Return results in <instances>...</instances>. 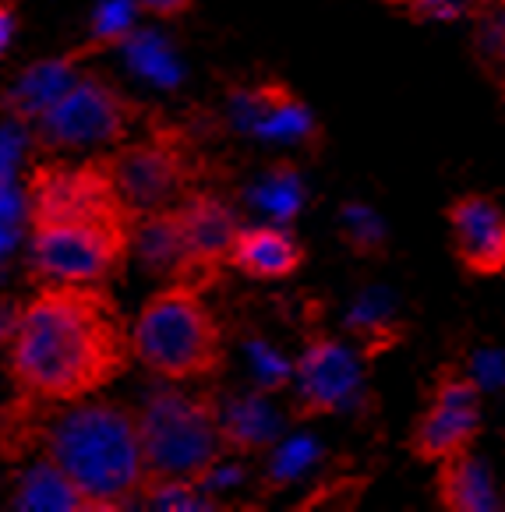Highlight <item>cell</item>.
<instances>
[{"mask_svg": "<svg viewBox=\"0 0 505 512\" xmlns=\"http://www.w3.org/2000/svg\"><path fill=\"white\" fill-rule=\"evenodd\" d=\"M103 163L110 166L117 191L135 216L170 209L195 191L191 181L198 163L177 131H152L142 142H128L103 156Z\"/></svg>", "mask_w": 505, "mask_h": 512, "instance_id": "7", "label": "cell"}, {"mask_svg": "<svg viewBox=\"0 0 505 512\" xmlns=\"http://www.w3.org/2000/svg\"><path fill=\"white\" fill-rule=\"evenodd\" d=\"M39 445L99 512L135 505L149 488L138 410L114 400H75L64 407L46 403Z\"/></svg>", "mask_w": 505, "mask_h": 512, "instance_id": "3", "label": "cell"}, {"mask_svg": "<svg viewBox=\"0 0 505 512\" xmlns=\"http://www.w3.org/2000/svg\"><path fill=\"white\" fill-rule=\"evenodd\" d=\"M237 106H241L244 124L258 135L290 145H308L311 152L322 145V131L315 128L308 106L290 92V85L262 82L255 89H244L237 96Z\"/></svg>", "mask_w": 505, "mask_h": 512, "instance_id": "12", "label": "cell"}, {"mask_svg": "<svg viewBox=\"0 0 505 512\" xmlns=\"http://www.w3.org/2000/svg\"><path fill=\"white\" fill-rule=\"evenodd\" d=\"M219 428H223L227 456H251V452H262L276 442L283 431V414L269 407L262 392H251V396L223 400Z\"/></svg>", "mask_w": 505, "mask_h": 512, "instance_id": "17", "label": "cell"}, {"mask_svg": "<svg viewBox=\"0 0 505 512\" xmlns=\"http://www.w3.org/2000/svg\"><path fill=\"white\" fill-rule=\"evenodd\" d=\"M255 202L262 205L269 216L283 219V223L294 219L297 209H301V202H304V184H301V174H297V166L287 163V159L272 166L269 174L258 181Z\"/></svg>", "mask_w": 505, "mask_h": 512, "instance_id": "19", "label": "cell"}, {"mask_svg": "<svg viewBox=\"0 0 505 512\" xmlns=\"http://www.w3.org/2000/svg\"><path fill=\"white\" fill-rule=\"evenodd\" d=\"M484 428L481 385L470 371L442 364L424 392V410L407 435V452L417 463L438 467L456 452L474 449Z\"/></svg>", "mask_w": 505, "mask_h": 512, "instance_id": "8", "label": "cell"}, {"mask_svg": "<svg viewBox=\"0 0 505 512\" xmlns=\"http://www.w3.org/2000/svg\"><path fill=\"white\" fill-rule=\"evenodd\" d=\"M498 4H502V8H505V0H498Z\"/></svg>", "mask_w": 505, "mask_h": 512, "instance_id": "24", "label": "cell"}, {"mask_svg": "<svg viewBox=\"0 0 505 512\" xmlns=\"http://www.w3.org/2000/svg\"><path fill=\"white\" fill-rule=\"evenodd\" d=\"M449 248L467 276H505V209L491 195L467 191L445 205Z\"/></svg>", "mask_w": 505, "mask_h": 512, "instance_id": "10", "label": "cell"}, {"mask_svg": "<svg viewBox=\"0 0 505 512\" xmlns=\"http://www.w3.org/2000/svg\"><path fill=\"white\" fill-rule=\"evenodd\" d=\"M184 234H188V265L184 283H209L223 265H230V251L241 234V219L227 202L212 191H191L181 202Z\"/></svg>", "mask_w": 505, "mask_h": 512, "instance_id": "11", "label": "cell"}, {"mask_svg": "<svg viewBox=\"0 0 505 512\" xmlns=\"http://www.w3.org/2000/svg\"><path fill=\"white\" fill-rule=\"evenodd\" d=\"M382 4L407 15L410 22H453L467 15L477 0H382Z\"/></svg>", "mask_w": 505, "mask_h": 512, "instance_id": "20", "label": "cell"}, {"mask_svg": "<svg viewBox=\"0 0 505 512\" xmlns=\"http://www.w3.org/2000/svg\"><path fill=\"white\" fill-rule=\"evenodd\" d=\"M435 502L445 512H491L502 509V498L491 481L488 467L474 452H456L435 470Z\"/></svg>", "mask_w": 505, "mask_h": 512, "instance_id": "15", "label": "cell"}, {"mask_svg": "<svg viewBox=\"0 0 505 512\" xmlns=\"http://www.w3.org/2000/svg\"><path fill=\"white\" fill-rule=\"evenodd\" d=\"M71 64L75 61L64 57V61H50V64L32 68L29 75L22 78V85L8 96V110L15 113V117H22V121H36L39 113H43L53 99L61 96V92L75 82V78L68 75Z\"/></svg>", "mask_w": 505, "mask_h": 512, "instance_id": "18", "label": "cell"}, {"mask_svg": "<svg viewBox=\"0 0 505 512\" xmlns=\"http://www.w3.org/2000/svg\"><path fill=\"white\" fill-rule=\"evenodd\" d=\"M290 375H294V396H290L294 421L340 414L354 403L357 389H361L357 354L329 332H311L304 339V350L290 368Z\"/></svg>", "mask_w": 505, "mask_h": 512, "instance_id": "9", "label": "cell"}, {"mask_svg": "<svg viewBox=\"0 0 505 512\" xmlns=\"http://www.w3.org/2000/svg\"><path fill=\"white\" fill-rule=\"evenodd\" d=\"M11 509L29 512H99L96 502L64 474L57 463L43 452L29 470H22L15 491H11Z\"/></svg>", "mask_w": 505, "mask_h": 512, "instance_id": "16", "label": "cell"}, {"mask_svg": "<svg viewBox=\"0 0 505 512\" xmlns=\"http://www.w3.org/2000/svg\"><path fill=\"white\" fill-rule=\"evenodd\" d=\"M223 392L216 389H159L138 410L149 484L156 481H209L219 460L227 456L223 445Z\"/></svg>", "mask_w": 505, "mask_h": 512, "instance_id": "5", "label": "cell"}, {"mask_svg": "<svg viewBox=\"0 0 505 512\" xmlns=\"http://www.w3.org/2000/svg\"><path fill=\"white\" fill-rule=\"evenodd\" d=\"M502 53H505V29H502Z\"/></svg>", "mask_w": 505, "mask_h": 512, "instance_id": "23", "label": "cell"}, {"mask_svg": "<svg viewBox=\"0 0 505 512\" xmlns=\"http://www.w3.org/2000/svg\"><path fill=\"white\" fill-rule=\"evenodd\" d=\"M138 8L149 11V15H159V18H181L195 8L198 0H135Z\"/></svg>", "mask_w": 505, "mask_h": 512, "instance_id": "21", "label": "cell"}, {"mask_svg": "<svg viewBox=\"0 0 505 512\" xmlns=\"http://www.w3.org/2000/svg\"><path fill=\"white\" fill-rule=\"evenodd\" d=\"M32 269L61 283H103L131 258L135 212L103 156L36 166L29 177Z\"/></svg>", "mask_w": 505, "mask_h": 512, "instance_id": "2", "label": "cell"}, {"mask_svg": "<svg viewBox=\"0 0 505 512\" xmlns=\"http://www.w3.org/2000/svg\"><path fill=\"white\" fill-rule=\"evenodd\" d=\"M131 255L152 276H170V279L184 276V265H188V234H184L181 202L170 205V209L135 216Z\"/></svg>", "mask_w": 505, "mask_h": 512, "instance_id": "14", "label": "cell"}, {"mask_svg": "<svg viewBox=\"0 0 505 512\" xmlns=\"http://www.w3.org/2000/svg\"><path fill=\"white\" fill-rule=\"evenodd\" d=\"M308 262V251L294 234H287L283 226H241L237 244L230 251V269L244 272L248 279L258 283H276V279H290L301 265Z\"/></svg>", "mask_w": 505, "mask_h": 512, "instance_id": "13", "label": "cell"}, {"mask_svg": "<svg viewBox=\"0 0 505 512\" xmlns=\"http://www.w3.org/2000/svg\"><path fill=\"white\" fill-rule=\"evenodd\" d=\"M135 361L166 382H212L227 368V339L195 283L156 290L131 329Z\"/></svg>", "mask_w": 505, "mask_h": 512, "instance_id": "4", "label": "cell"}, {"mask_svg": "<svg viewBox=\"0 0 505 512\" xmlns=\"http://www.w3.org/2000/svg\"><path fill=\"white\" fill-rule=\"evenodd\" d=\"M18 18H15V0H0V57L8 53L11 39H15Z\"/></svg>", "mask_w": 505, "mask_h": 512, "instance_id": "22", "label": "cell"}, {"mask_svg": "<svg viewBox=\"0 0 505 512\" xmlns=\"http://www.w3.org/2000/svg\"><path fill=\"white\" fill-rule=\"evenodd\" d=\"M142 106L128 99L110 78L82 75L32 121V145L46 156L117 145L128 138Z\"/></svg>", "mask_w": 505, "mask_h": 512, "instance_id": "6", "label": "cell"}, {"mask_svg": "<svg viewBox=\"0 0 505 512\" xmlns=\"http://www.w3.org/2000/svg\"><path fill=\"white\" fill-rule=\"evenodd\" d=\"M135 361L117 301L96 283H50L15 318L8 375L29 396L75 403L117 382Z\"/></svg>", "mask_w": 505, "mask_h": 512, "instance_id": "1", "label": "cell"}]
</instances>
